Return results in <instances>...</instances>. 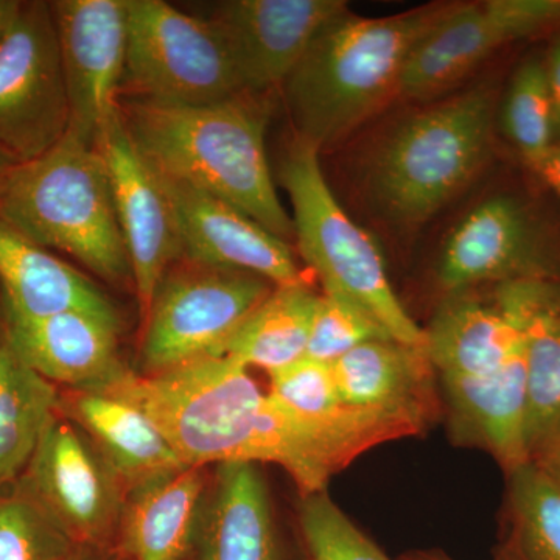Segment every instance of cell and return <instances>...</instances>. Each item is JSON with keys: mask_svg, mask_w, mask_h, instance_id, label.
<instances>
[{"mask_svg": "<svg viewBox=\"0 0 560 560\" xmlns=\"http://www.w3.org/2000/svg\"><path fill=\"white\" fill-rule=\"evenodd\" d=\"M142 411L187 467L276 464L301 497L326 492L335 475L386 442L416 436L425 420L345 407L330 416L291 410L230 357L195 360L156 375L127 370L101 390Z\"/></svg>", "mask_w": 560, "mask_h": 560, "instance_id": "1", "label": "cell"}, {"mask_svg": "<svg viewBox=\"0 0 560 560\" xmlns=\"http://www.w3.org/2000/svg\"><path fill=\"white\" fill-rule=\"evenodd\" d=\"M136 145L158 172L208 191L290 243L293 221L276 190L265 135L270 105L243 92L202 106H168L120 97Z\"/></svg>", "mask_w": 560, "mask_h": 560, "instance_id": "2", "label": "cell"}, {"mask_svg": "<svg viewBox=\"0 0 560 560\" xmlns=\"http://www.w3.org/2000/svg\"><path fill=\"white\" fill-rule=\"evenodd\" d=\"M451 7L385 18L348 13L329 25L282 86L296 138L320 150L399 95L412 50Z\"/></svg>", "mask_w": 560, "mask_h": 560, "instance_id": "3", "label": "cell"}, {"mask_svg": "<svg viewBox=\"0 0 560 560\" xmlns=\"http://www.w3.org/2000/svg\"><path fill=\"white\" fill-rule=\"evenodd\" d=\"M0 219L103 282L135 290L105 161L73 132L0 179Z\"/></svg>", "mask_w": 560, "mask_h": 560, "instance_id": "4", "label": "cell"}, {"mask_svg": "<svg viewBox=\"0 0 560 560\" xmlns=\"http://www.w3.org/2000/svg\"><path fill=\"white\" fill-rule=\"evenodd\" d=\"M495 95L480 86L418 110L375 151L368 191L396 226L429 221L475 179L488 161Z\"/></svg>", "mask_w": 560, "mask_h": 560, "instance_id": "5", "label": "cell"}, {"mask_svg": "<svg viewBox=\"0 0 560 560\" xmlns=\"http://www.w3.org/2000/svg\"><path fill=\"white\" fill-rule=\"evenodd\" d=\"M319 151L294 139L278 173L293 209L302 259L318 275L324 293L359 304L393 340L425 348V330L397 298L377 242L350 219L324 178Z\"/></svg>", "mask_w": 560, "mask_h": 560, "instance_id": "6", "label": "cell"}, {"mask_svg": "<svg viewBox=\"0 0 560 560\" xmlns=\"http://www.w3.org/2000/svg\"><path fill=\"white\" fill-rule=\"evenodd\" d=\"M243 92L245 86L230 49L212 22L184 13L164 0H128L120 97L202 106Z\"/></svg>", "mask_w": 560, "mask_h": 560, "instance_id": "7", "label": "cell"}, {"mask_svg": "<svg viewBox=\"0 0 560 560\" xmlns=\"http://www.w3.org/2000/svg\"><path fill=\"white\" fill-rule=\"evenodd\" d=\"M275 285L253 272L179 259L162 278L139 353L140 375L220 357Z\"/></svg>", "mask_w": 560, "mask_h": 560, "instance_id": "8", "label": "cell"}, {"mask_svg": "<svg viewBox=\"0 0 560 560\" xmlns=\"http://www.w3.org/2000/svg\"><path fill=\"white\" fill-rule=\"evenodd\" d=\"M69 128V102L50 2L21 3L0 43V151L18 164L54 149Z\"/></svg>", "mask_w": 560, "mask_h": 560, "instance_id": "9", "label": "cell"}, {"mask_svg": "<svg viewBox=\"0 0 560 560\" xmlns=\"http://www.w3.org/2000/svg\"><path fill=\"white\" fill-rule=\"evenodd\" d=\"M560 307V280L529 279L493 285L488 300L445 296L425 330V349L441 375H488L525 352L541 313Z\"/></svg>", "mask_w": 560, "mask_h": 560, "instance_id": "10", "label": "cell"}, {"mask_svg": "<svg viewBox=\"0 0 560 560\" xmlns=\"http://www.w3.org/2000/svg\"><path fill=\"white\" fill-rule=\"evenodd\" d=\"M16 482L77 545L116 547L127 488L91 438L61 412Z\"/></svg>", "mask_w": 560, "mask_h": 560, "instance_id": "11", "label": "cell"}, {"mask_svg": "<svg viewBox=\"0 0 560 560\" xmlns=\"http://www.w3.org/2000/svg\"><path fill=\"white\" fill-rule=\"evenodd\" d=\"M560 24V0H485L453 5L412 50L399 95L430 101L501 47Z\"/></svg>", "mask_w": 560, "mask_h": 560, "instance_id": "12", "label": "cell"}, {"mask_svg": "<svg viewBox=\"0 0 560 560\" xmlns=\"http://www.w3.org/2000/svg\"><path fill=\"white\" fill-rule=\"evenodd\" d=\"M560 280V259L517 198L495 195L452 231L438 264L445 296L515 280Z\"/></svg>", "mask_w": 560, "mask_h": 560, "instance_id": "13", "label": "cell"}, {"mask_svg": "<svg viewBox=\"0 0 560 560\" xmlns=\"http://www.w3.org/2000/svg\"><path fill=\"white\" fill-rule=\"evenodd\" d=\"M50 7L68 91V131L95 145L119 110L128 0H55Z\"/></svg>", "mask_w": 560, "mask_h": 560, "instance_id": "14", "label": "cell"}, {"mask_svg": "<svg viewBox=\"0 0 560 560\" xmlns=\"http://www.w3.org/2000/svg\"><path fill=\"white\" fill-rule=\"evenodd\" d=\"M95 145L108 171L139 312L145 319L165 272L183 259L175 212L160 175L136 145L120 110L102 128Z\"/></svg>", "mask_w": 560, "mask_h": 560, "instance_id": "15", "label": "cell"}, {"mask_svg": "<svg viewBox=\"0 0 560 560\" xmlns=\"http://www.w3.org/2000/svg\"><path fill=\"white\" fill-rule=\"evenodd\" d=\"M348 13L345 0H230L209 21L245 91L261 95L282 88L320 33Z\"/></svg>", "mask_w": 560, "mask_h": 560, "instance_id": "16", "label": "cell"}, {"mask_svg": "<svg viewBox=\"0 0 560 560\" xmlns=\"http://www.w3.org/2000/svg\"><path fill=\"white\" fill-rule=\"evenodd\" d=\"M158 175L171 198L184 259L253 272L275 287L304 282L289 243L230 202Z\"/></svg>", "mask_w": 560, "mask_h": 560, "instance_id": "17", "label": "cell"}, {"mask_svg": "<svg viewBox=\"0 0 560 560\" xmlns=\"http://www.w3.org/2000/svg\"><path fill=\"white\" fill-rule=\"evenodd\" d=\"M0 326L20 359L55 386L101 390L127 371L119 355L124 329L97 316H31L0 298Z\"/></svg>", "mask_w": 560, "mask_h": 560, "instance_id": "18", "label": "cell"}, {"mask_svg": "<svg viewBox=\"0 0 560 560\" xmlns=\"http://www.w3.org/2000/svg\"><path fill=\"white\" fill-rule=\"evenodd\" d=\"M191 560H282L257 464H219L206 489Z\"/></svg>", "mask_w": 560, "mask_h": 560, "instance_id": "19", "label": "cell"}, {"mask_svg": "<svg viewBox=\"0 0 560 560\" xmlns=\"http://www.w3.org/2000/svg\"><path fill=\"white\" fill-rule=\"evenodd\" d=\"M0 298L25 315L81 312L124 329L119 307L102 287L2 219Z\"/></svg>", "mask_w": 560, "mask_h": 560, "instance_id": "20", "label": "cell"}, {"mask_svg": "<svg viewBox=\"0 0 560 560\" xmlns=\"http://www.w3.org/2000/svg\"><path fill=\"white\" fill-rule=\"evenodd\" d=\"M205 469L156 475L127 490L116 547L128 560L190 558L205 501Z\"/></svg>", "mask_w": 560, "mask_h": 560, "instance_id": "21", "label": "cell"}, {"mask_svg": "<svg viewBox=\"0 0 560 560\" xmlns=\"http://www.w3.org/2000/svg\"><path fill=\"white\" fill-rule=\"evenodd\" d=\"M348 407L400 412L433 422L440 412L436 370L425 348L390 338L359 346L331 363Z\"/></svg>", "mask_w": 560, "mask_h": 560, "instance_id": "22", "label": "cell"}, {"mask_svg": "<svg viewBox=\"0 0 560 560\" xmlns=\"http://www.w3.org/2000/svg\"><path fill=\"white\" fill-rule=\"evenodd\" d=\"M452 431L510 474L529 463L525 445V352L488 375H441Z\"/></svg>", "mask_w": 560, "mask_h": 560, "instance_id": "23", "label": "cell"}, {"mask_svg": "<svg viewBox=\"0 0 560 560\" xmlns=\"http://www.w3.org/2000/svg\"><path fill=\"white\" fill-rule=\"evenodd\" d=\"M60 412L91 438L127 490L187 467L158 427L127 401L92 390H60Z\"/></svg>", "mask_w": 560, "mask_h": 560, "instance_id": "24", "label": "cell"}, {"mask_svg": "<svg viewBox=\"0 0 560 560\" xmlns=\"http://www.w3.org/2000/svg\"><path fill=\"white\" fill-rule=\"evenodd\" d=\"M58 412V386L20 359L0 326V492L20 480Z\"/></svg>", "mask_w": 560, "mask_h": 560, "instance_id": "25", "label": "cell"}, {"mask_svg": "<svg viewBox=\"0 0 560 560\" xmlns=\"http://www.w3.org/2000/svg\"><path fill=\"white\" fill-rule=\"evenodd\" d=\"M318 301L305 282L275 287L232 335L221 355L270 374L304 359Z\"/></svg>", "mask_w": 560, "mask_h": 560, "instance_id": "26", "label": "cell"}, {"mask_svg": "<svg viewBox=\"0 0 560 560\" xmlns=\"http://www.w3.org/2000/svg\"><path fill=\"white\" fill-rule=\"evenodd\" d=\"M506 475V514L497 560H560L559 482L533 460Z\"/></svg>", "mask_w": 560, "mask_h": 560, "instance_id": "27", "label": "cell"}, {"mask_svg": "<svg viewBox=\"0 0 560 560\" xmlns=\"http://www.w3.org/2000/svg\"><path fill=\"white\" fill-rule=\"evenodd\" d=\"M560 431V307L541 313L525 346V445L529 460Z\"/></svg>", "mask_w": 560, "mask_h": 560, "instance_id": "28", "label": "cell"}, {"mask_svg": "<svg viewBox=\"0 0 560 560\" xmlns=\"http://www.w3.org/2000/svg\"><path fill=\"white\" fill-rule=\"evenodd\" d=\"M501 125L529 167L536 168L552 149L555 110L544 61L523 62L514 73L501 109Z\"/></svg>", "mask_w": 560, "mask_h": 560, "instance_id": "29", "label": "cell"}, {"mask_svg": "<svg viewBox=\"0 0 560 560\" xmlns=\"http://www.w3.org/2000/svg\"><path fill=\"white\" fill-rule=\"evenodd\" d=\"M77 547L18 482L0 492V560H66Z\"/></svg>", "mask_w": 560, "mask_h": 560, "instance_id": "30", "label": "cell"}, {"mask_svg": "<svg viewBox=\"0 0 560 560\" xmlns=\"http://www.w3.org/2000/svg\"><path fill=\"white\" fill-rule=\"evenodd\" d=\"M298 523L307 560H393L327 492L301 497Z\"/></svg>", "mask_w": 560, "mask_h": 560, "instance_id": "31", "label": "cell"}, {"mask_svg": "<svg viewBox=\"0 0 560 560\" xmlns=\"http://www.w3.org/2000/svg\"><path fill=\"white\" fill-rule=\"evenodd\" d=\"M383 338L390 337L359 304L342 294L324 293L313 316L305 357L331 364L364 342Z\"/></svg>", "mask_w": 560, "mask_h": 560, "instance_id": "32", "label": "cell"}, {"mask_svg": "<svg viewBox=\"0 0 560 560\" xmlns=\"http://www.w3.org/2000/svg\"><path fill=\"white\" fill-rule=\"evenodd\" d=\"M270 377L272 396L302 415L330 416L348 407L341 401L330 363L304 357Z\"/></svg>", "mask_w": 560, "mask_h": 560, "instance_id": "33", "label": "cell"}, {"mask_svg": "<svg viewBox=\"0 0 560 560\" xmlns=\"http://www.w3.org/2000/svg\"><path fill=\"white\" fill-rule=\"evenodd\" d=\"M550 90L552 110H555L556 142L560 140V38L552 44L547 60H544Z\"/></svg>", "mask_w": 560, "mask_h": 560, "instance_id": "34", "label": "cell"}, {"mask_svg": "<svg viewBox=\"0 0 560 560\" xmlns=\"http://www.w3.org/2000/svg\"><path fill=\"white\" fill-rule=\"evenodd\" d=\"M560 198V140L548 151L545 160L534 168Z\"/></svg>", "mask_w": 560, "mask_h": 560, "instance_id": "35", "label": "cell"}, {"mask_svg": "<svg viewBox=\"0 0 560 560\" xmlns=\"http://www.w3.org/2000/svg\"><path fill=\"white\" fill-rule=\"evenodd\" d=\"M533 463H536L541 470L547 471L552 480L560 485V431L551 444Z\"/></svg>", "mask_w": 560, "mask_h": 560, "instance_id": "36", "label": "cell"}, {"mask_svg": "<svg viewBox=\"0 0 560 560\" xmlns=\"http://www.w3.org/2000/svg\"><path fill=\"white\" fill-rule=\"evenodd\" d=\"M66 560H128L117 547L98 548V547H79L73 550L72 555Z\"/></svg>", "mask_w": 560, "mask_h": 560, "instance_id": "37", "label": "cell"}, {"mask_svg": "<svg viewBox=\"0 0 560 560\" xmlns=\"http://www.w3.org/2000/svg\"><path fill=\"white\" fill-rule=\"evenodd\" d=\"M21 0H0V43L9 35L18 13L21 10Z\"/></svg>", "mask_w": 560, "mask_h": 560, "instance_id": "38", "label": "cell"}, {"mask_svg": "<svg viewBox=\"0 0 560 560\" xmlns=\"http://www.w3.org/2000/svg\"><path fill=\"white\" fill-rule=\"evenodd\" d=\"M401 560H455L440 550L412 551Z\"/></svg>", "mask_w": 560, "mask_h": 560, "instance_id": "39", "label": "cell"}, {"mask_svg": "<svg viewBox=\"0 0 560 560\" xmlns=\"http://www.w3.org/2000/svg\"><path fill=\"white\" fill-rule=\"evenodd\" d=\"M14 165H18V162H14L10 156H7L3 151H0V179H2Z\"/></svg>", "mask_w": 560, "mask_h": 560, "instance_id": "40", "label": "cell"}]
</instances>
